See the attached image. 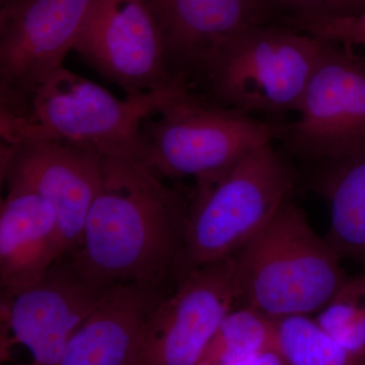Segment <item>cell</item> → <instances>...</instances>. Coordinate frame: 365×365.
<instances>
[{
    "label": "cell",
    "instance_id": "cell-11",
    "mask_svg": "<svg viewBox=\"0 0 365 365\" xmlns=\"http://www.w3.org/2000/svg\"><path fill=\"white\" fill-rule=\"evenodd\" d=\"M103 157L66 144H1V179L44 197L58 220L62 256L78 246L102 182Z\"/></svg>",
    "mask_w": 365,
    "mask_h": 365
},
{
    "label": "cell",
    "instance_id": "cell-5",
    "mask_svg": "<svg viewBox=\"0 0 365 365\" xmlns=\"http://www.w3.org/2000/svg\"><path fill=\"white\" fill-rule=\"evenodd\" d=\"M326 45L282 24L252 26L223 46L191 93L252 116L297 112Z\"/></svg>",
    "mask_w": 365,
    "mask_h": 365
},
{
    "label": "cell",
    "instance_id": "cell-24",
    "mask_svg": "<svg viewBox=\"0 0 365 365\" xmlns=\"http://www.w3.org/2000/svg\"><path fill=\"white\" fill-rule=\"evenodd\" d=\"M364 263H365V262H364Z\"/></svg>",
    "mask_w": 365,
    "mask_h": 365
},
{
    "label": "cell",
    "instance_id": "cell-6",
    "mask_svg": "<svg viewBox=\"0 0 365 365\" xmlns=\"http://www.w3.org/2000/svg\"><path fill=\"white\" fill-rule=\"evenodd\" d=\"M278 123L206 102L182 91L144 121V163L170 179H212L261 146Z\"/></svg>",
    "mask_w": 365,
    "mask_h": 365
},
{
    "label": "cell",
    "instance_id": "cell-18",
    "mask_svg": "<svg viewBox=\"0 0 365 365\" xmlns=\"http://www.w3.org/2000/svg\"><path fill=\"white\" fill-rule=\"evenodd\" d=\"M277 349L290 365H365L309 316L275 319Z\"/></svg>",
    "mask_w": 365,
    "mask_h": 365
},
{
    "label": "cell",
    "instance_id": "cell-3",
    "mask_svg": "<svg viewBox=\"0 0 365 365\" xmlns=\"http://www.w3.org/2000/svg\"><path fill=\"white\" fill-rule=\"evenodd\" d=\"M341 258L289 199L234 255L237 307L273 319L319 313L348 279Z\"/></svg>",
    "mask_w": 365,
    "mask_h": 365
},
{
    "label": "cell",
    "instance_id": "cell-22",
    "mask_svg": "<svg viewBox=\"0 0 365 365\" xmlns=\"http://www.w3.org/2000/svg\"><path fill=\"white\" fill-rule=\"evenodd\" d=\"M235 365H290L287 359L278 349L269 350V351L255 355Z\"/></svg>",
    "mask_w": 365,
    "mask_h": 365
},
{
    "label": "cell",
    "instance_id": "cell-4",
    "mask_svg": "<svg viewBox=\"0 0 365 365\" xmlns=\"http://www.w3.org/2000/svg\"><path fill=\"white\" fill-rule=\"evenodd\" d=\"M295 182L294 169L273 143L251 151L222 174L197 182L177 276L234 256L289 200Z\"/></svg>",
    "mask_w": 365,
    "mask_h": 365
},
{
    "label": "cell",
    "instance_id": "cell-10",
    "mask_svg": "<svg viewBox=\"0 0 365 365\" xmlns=\"http://www.w3.org/2000/svg\"><path fill=\"white\" fill-rule=\"evenodd\" d=\"M97 0H11L0 7V103L63 67Z\"/></svg>",
    "mask_w": 365,
    "mask_h": 365
},
{
    "label": "cell",
    "instance_id": "cell-15",
    "mask_svg": "<svg viewBox=\"0 0 365 365\" xmlns=\"http://www.w3.org/2000/svg\"><path fill=\"white\" fill-rule=\"evenodd\" d=\"M163 295L136 284L109 288L56 365H137L146 318Z\"/></svg>",
    "mask_w": 365,
    "mask_h": 365
},
{
    "label": "cell",
    "instance_id": "cell-2",
    "mask_svg": "<svg viewBox=\"0 0 365 365\" xmlns=\"http://www.w3.org/2000/svg\"><path fill=\"white\" fill-rule=\"evenodd\" d=\"M184 91L173 86L121 100L61 67L21 97L0 103L1 144L49 141L144 163V121Z\"/></svg>",
    "mask_w": 365,
    "mask_h": 365
},
{
    "label": "cell",
    "instance_id": "cell-21",
    "mask_svg": "<svg viewBox=\"0 0 365 365\" xmlns=\"http://www.w3.org/2000/svg\"><path fill=\"white\" fill-rule=\"evenodd\" d=\"M269 11L290 19L331 18L365 11V0H262Z\"/></svg>",
    "mask_w": 365,
    "mask_h": 365
},
{
    "label": "cell",
    "instance_id": "cell-23",
    "mask_svg": "<svg viewBox=\"0 0 365 365\" xmlns=\"http://www.w3.org/2000/svg\"><path fill=\"white\" fill-rule=\"evenodd\" d=\"M198 365H206V364H198Z\"/></svg>",
    "mask_w": 365,
    "mask_h": 365
},
{
    "label": "cell",
    "instance_id": "cell-13",
    "mask_svg": "<svg viewBox=\"0 0 365 365\" xmlns=\"http://www.w3.org/2000/svg\"><path fill=\"white\" fill-rule=\"evenodd\" d=\"M158 26L173 76L191 93L213 57L237 34L270 23L262 0H144Z\"/></svg>",
    "mask_w": 365,
    "mask_h": 365
},
{
    "label": "cell",
    "instance_id": "cell-8",
    "mask_svg": "<svg viewBox=\"0 0 365 365\" xmlns=\"http://www.w3.org/2000/svg\"><path fill=\"white\" fill-rule=\"evenodd\" d=\"M235 307L234 256L181 274L146 318L137 365H198Z\"/></svg>",
    "mask_w": 365,
    "mask_h": 365
},
{
    "label": "cell",
    "instance_id": "cell-12",
    "mask_svg": "<svg viewBox=\"0 0 365 365\" xmlns=\"http://www.w3.org/2000/svg\"><path fill=\"white\" fill-rule=\"evenodd\" d=\"M108 289L86 282L63 256L37 282L2 299L6 325L32 355L29 365L58 364L69 340Z\"/></svg>",
    "mask_w": 365,
    "mask_h": 365
},
{
    "label": "cell",
    "instance_id": "cell-20",
    "mask_svg": "<svg viewBox=\"0 0 365 365\" xmlns=\"http://www.w3.org/2000/svg\"><path fill=\"white\" fill-rule=\"evenodd\" d=\"M283 24L319 39L365 49V11L331 18L292 19Z\"/></svg>",
    "mask_w": 365,
    "mask_h": 365
},
{
    "label": "cell",
    "instance_id": "cell-17",
    "mask_svg": "<svg viewBox=\"0 0 365 365\" xmlns=\"http://www.w3.org/2000/svg\"><path fill=\"white\" fill-rule=\"evenodd\" d=\"M277 349L275 319L247 307H235L222 322L200 364L235 365Z\"/></svg>",
    "mask_w": 365,
    "mask_h": 365
},
{
    "label": "cell",
    "instance_id": "cell-7",
    "mask_svg": "<svg viewBox=\"0 0 365 365\" xmlns=\"http://www.w3.org/2000/svg\"><path fill=\"white\" fill-rule=\"evenodd\" d=\"M297 113L278 123L287 155L322 165L364 155L365 54L327 41Z\"/></svg>",
    "mask_w": 365,
    "mask_h": 365
},
{
    "label": "cell",
    "instance_id": "cell-19",
    "mask_svg": "<svg viewBox=\"0 0 365 365\" xmlns=\"http://www.w3.org/2000/svg\"><path fill=\"white\" fill-rule=\"evenodd\" d=\"M314 319L348 351L365 357V273L348 278Z\"/></svg>",
    "mask_w": 365,
    "mask_h": 365
},
{
    "label": "cell",
    "instance_id": "cell-9",
    "mask_svg": "<svg viewBox=\"0 0 365 365\" xmlns=\"http://www.w3.org/2000/svg\"><path fill=\"white\" fill-rule=\"evenodd\" d=\"M73 51L126 97L184 88L173 76L162 34L144 0H97Z\"/></svg>",
    "mask_w": 365,
    "mask_h": 365
},
{
    "label": "cell",
    "instance_id": "cell-14",
    "mask_svg": "<svg viewBox=\"0 0 365 365\" xmlns=\"http://www.w3.org/2000/svg\"><path fill=\"white\" fill-rule=\"evenodd\" d=\"M0 208V285L11 299L40 280L62 258L51 204L31 190L6 186Z\"/></svg>",
    "mask_w": 365,
    "mask_h": 365
},
{
    "label": "cell",
    "instance_id": "cell-1",
    "mask_svg": "<svg viewBox=\"0 0 365 365\" xmlns=\"http://www.w3.org/2000/svg\"><path fill=\"white\" fill-rule=\"evenodd\" d=\"M191 200L141 160L104 157L102 182L78 246L66 255L93 287L165 292L177 276Z\"/></svg>",
    "mask_w": 365,
    "mask_h": 365
},
{
    "label": "cell",
    "instance_id": "cell-16",
    "mask_svg": "<svg viewBox=\"0 0 365 365\" xmlns=\"http://www.w3.org/2000/svg\"><path fill=\"white\" fill-rule=\"evenodd\" d=\"M317 191L330 209L327 241L341 257L365 262V153L323 163Z\"/></svg>",
    "mask_w": 365,
    "mask_h": 365
}]
</instances>
